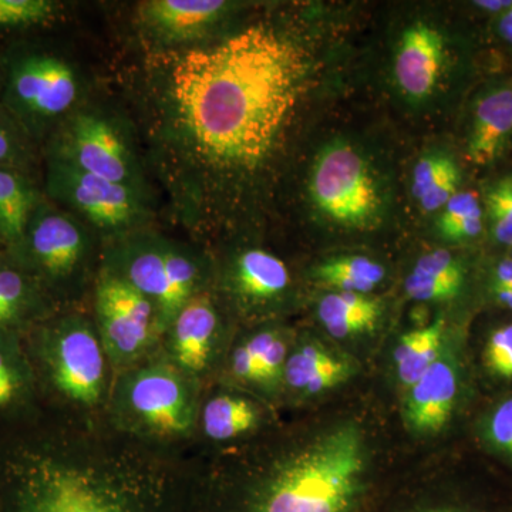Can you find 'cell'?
Masks as SVG:
<instances>
[{"mask_svg":"<svg viewBox=\"0 0 512 512\" xmlns=\"http://www.w3.org/2000/svg\"><path fill=\"white\" fill-rule=\"evenodd\" d=\"M264 423V406L251 393L235 387L202 392L197 440L214 446L234 443L252 436Z\"/></svg>","mask_w":512,"mask_h":512,"instance_id":"ffe728a7","label":"cell"},{"mask_svg":"<svg viewBox=\"0 0 512 512\" xmlns=\"http://www.w3.org/2000/svg\"><path fill=\"white\" fill-rule=\"evenodd\" d=\"M25 148L15 127L0 116V167L22 170Z\"/></svg>","mask_w":512,"mask_h":512,"instance_id":"d590c367","label":"cell"},{"mask_svg":"<svg viewBox=\"0 0 512 512\" xmlns=\"http://www.w3.org/2000/svg\"><path fill=\"white\" fill-rule=\"evenodd\" d=\"M463 289V285L456 282L443 281L434 276L419 274L412 271L404 282V291L414 301L444 302L456 298Z\"/></svg>","mask_w":512,"mask_h":512,"instance_id":"1f68e13d","label":"cell"},{"mask_svg":"<svg viewBox=\"0 0 512 512\" xmlns=\"http://www.w3.org/2000/svg\"><path fill=\"white\" fill-rule=\"evenodd\" d=\"M458 173H461L460 165L446 153H431L421 157L413 171V197L420 201L427 192Z\"/></svg>","mask_w":512,"mask_h":512,"instance_id":"f546056e","label":"cell"},{"mask_svg":"<svg viewBox=\"0 0 512 512\" xmlns=\"http://www.w3.org/2000/svg\"><path fill=\"white\" fill-rule=\"evenodd\" d=\"M365 431L343 421L234 476L197 473L192 512H367Z\"/></svg>","mask_w":512,"mask_h":512,"instance_id":"3957f363","label":"cell"},{"mask_svg":"<svg viewBox=\"0 0 512 512\" xmlns=\"http://www.w3.org/2000/svg\"><path fill=\"white\" fill-rule=\"evenodd\" d=\"M292 288L288 265L264 248L232 252L220 268L214 265L212 291L244 318H265L281 309Z\"/></svg>","mask_w":512,"mask_h":512,"instance_id":"4fadbf2b","label":"cell"},{"mask_svg":"<svg viewBox=\"0 0 512 512\" xmlns=\"http://www.w3.org/2000/svg\"><path fill=\"white\" fill-rule=\"evenodd\" d=\"M245 342L256 363L255 393L265 399L282 394L284 372L292 340L288 330L278 325L259 326L245 333Z\"/></svg>","mask_w":512,"mask_h":512,"instance_id":"cb8c5ba5","label":"cell"},{"mask_svg":"<svg viewBox=\"0 0 512 512\" xmlns=\"http://www.w3.org/2000/svg\"><path fill=\"white\" fill-rule=\"evenodd\" d=\"M90 295V313L114 375L157 352V311L143 293L100 266Z\"/></svg>","mask_w":512,"mask_h":512,"instance_id":"8fae6325","label":"cell"},{"mask_svg":"<svg viewBox=\"0 0 512 512\" xmlns=\"http://www.w3.org/2000/svg\"><path fill=\"white\" fill-rule=\"evenodd\" d=\"M59 3L52 0H0V29L43 25L55 18Z\"/></svg>","mask_w":512,"mask_h":512,"instance_id":"f1b7e54d","label":"cell"},{"mask_svg":"<svg viewBox=\"0 0 512 512\" xmlns=\"http://www.w3.org/2000/svg\"><path fill=\"white\" fill-rule=\"evenodd\" d=\"M146 63L144 161L180 224L204 235L271 165L311 59L284 30L259 22L208 46L151 52Z\"/></svg>","mask_w":512,"mask_h":512,"instance_id":"6da1fadb","label":"cell"},{"mask_svg":"<svg viewBox=\"0 0 512 512\" xmlns=\"http://www.w3.org/2000/svg\"><path fill=\"white\" fill-rule=\"evenodd\" d=\"M450 67V42L433 23L414 20L400 33L393 56V77L410 103H423L433 97Z\"/></svg>","mask_w":512,"mask_h":512,"instance_id":"2e32d148","label":"cell"},{"mask_svg":"<svg viewBox=\"0 0 512 512\" xmlns=\"http://www.w3.org/2000/svg\"><path fill=\"white\" fill-rule=\"evenodd\" d=\"M357 370L352 357L342 355L313 338L292 343L286 360L282 393L309 399L348 382Z\"/></svg>","mask_w":512,"mask_h":512,"instance_id":"d6986e66","label":"cell"},{"mask_svg":"<svg viewBox=\"0 0 512 512\" xmlns=\"http://www.w3.org/2000/svg\"><path fill=\"white\" fill-rule=\"evenodd\" d=\"M491 288H512V259L507 258L495 266Z\"/></svg>","mask_w":512,"mask_h":512,"instance_id":"74e56055","label":"cell"},{"mask_svg":"<svg viewBox=\"0 0 512 512\" xmlns=\"http://www.w3.org/2000/svg\"><path fill=\"white\" fill-rule=\"evenodd\" d=\"M460 373L456 357L444 348L427 372L407 389L403 417L417 434H436L447 426L456 409Z\"/></svg>","mask_w":512,"mask_h":512,"instance_id":"ac0fdd59","label":"cell"},{"mask_svg":"<svg viewBox=\"0 0 512 512\" xmlns=\"http://www.w3.org/2000/svg\"><path fill=\"white\" fill-rule=\"evenodd\" d=\"M36 359L64 413L103 419L114 372L92 313L63 308L36 326Z\"/></svg>","mask_w":512,"mask_h":512,"instance_id":"5b68a950","label":"cell"},{"mask_svg":"<svg viewBox=\"0 0 512 512\" xmlns=\"http://www.w3.org/2000/svg\"><path fill=\"white\" fill-rule=\"evenodd\" d=\"M42 198L23 171L0 167V242L12 258L19 254L30 215Z\"/></svg>","mask_w":512,"mask_h":512,"instance_id":"7402d4cb","label":"cell"},{"mask_svg":"<svg viewBox=\"0 0 512 512\" xmlns=\"http://www.w3.org/2000/svg\"><path fill=\"white\" fill-rule=\"evenodd\" d=\"M225 319L220 299L211 289L192 298L165 329L161 355L191 380L207 387L220 372L225 349Z\"/></svg>","mask_w":512,"mask_h":512,"instance_id":"7c38bea8","label":"cell"},{"mask_svg":"<svg viewBox=\"0 0 512 512\" xmlns=\"http://www.w3.org/2000/svg\"><path fill=\"white\" fill-rule=\"evenodd\" d=\"M485 369L498 379H512V323L494 329L485 342Z\"/></svg>","mask_w":512,"mask_h":512,"instance_id":"4dcf8cb0","label":"cell"},{"mask_svg":"<svg viewBox=\"0 0 512 512\" xmlns=\"http://www.w3.org/2000/svg\"><path fill=\"white\" fill-rule=\"evenodd\" d=\"M484 215L490 222L494 241L504 247H512V174L498 178L485 188Z\"/></svg>","mask_w":512,"mask_h":512,"instance_id":"83f0119b","label":"cell"},{"mask_svg":"<svg viewBox=\"0 0 512 512\" xmlns=\"http://www.w3.org/2000/svg\"><path fill=\"white\" fill-rule=\"evenodd\" d=\"M512 143V79L493 80L470 104L466 157L476 167H491Z\"/></svg>","mask_w":512,"mask_h":512,"instance_id":"e0dca14e","label":"cell"},{"mask_svg":"<svg viewBox=\"0 0 512 512\" xmlns=\"http://www.w3.org/2000/svg\"><path fill=\"white\" fill-rule=\"evenodd\" d=\"M480 212H484V208L481 195L477 191H458L440 212L439 221H437L440 234H444L448 229L456 227L460 222Z\"/></svg>","mask_w":512,"mask_h":512,"instance_id":"e575fe53","label":"cell"},{"mask_svg":"<svg viewBox=\"0 0 512 512\" xmlns=\"http://www.w3.org/2000/svg\"><path fill=\"white\" fill-rule=\"evenodd\" d=\"M103 241L92 228L43 197L15 256L59 308L82 305L100 268Z\"/></svg>","mask_w":512,"mask_h":512,"instance_id":"8992f818","label":"cell"},{"mask_svg":"<svg viewBox=\"0 0 512 512\" xmlns=\"http://www.w3.org/2000/svg\"><path fill=\"white\" fill-rule=\"evenodd\" d=\"M392 512H512V508L477 503V501L444 495L440 498H423L413 503L394 507Z\"/></svg>","mask_w":512,"mask_h":512,"instance_id":"d6a6232c","label":"cell"},{"mask_svg":"<svg viewBox=\"0 0 512 512\" xmlns=\"http://www.w3.org/2000/svg\"><path fill=\"white\" fill-rule=\"evenodd\" d=\"M313 279L336 292L370 295L386 278V269L369 256L345 255L330 258L315 266Z\"/></svg>","mask_w":512,"mask_h":512,"instance_id":"484cf974","label":"cell"},{"mask_svg":"<svg viewBox=\"0 0 512 512\" xmlns=\"http://www.w3.org/2000/svg\"><path fill=\"white\" fill-rule=\"evenodd\" d=\"M45 197L93 229L101 241L153 228L150 191L113 183L46 158Z\"/></svg>","mask_w":512,"mask_h":512,"instance_id":"9c48e42d","label":"cell"},{"mask_svg":"<svg viewBox=\"0 0 512 512\" xmlns=\"http://www.w3.org/2000/svg\"><path fill=\"white\" fill-rule=\"evenodd\" d=\"M495 35L512 50V5L494 20Z\"/></svg>","mask_w":512,"mask_h":512,"instance_id":"8d00e7d4","label":"cell"},{"mask_svg":"<svg viewBox=\"0 0 512 512\" xmlns=\"http://www.w3.org/2000/svg\"><path fill=\"white\" fill-rule=\"evenodd\" d=\"M202 392L157 350L114 375L103 419L127 439L183 454L197 440Z\"/></svg>","mask_w":512,"mask_h":512,"instance_id":"277c9868","label":"cell"},{"mask_svg":"<svg viewBox=\"0 0 512 512\" xmlns=\"http://www.w3.org/2000/svg\"><path fill=\"white\" fill-rule=\"evenodd\" d=\"M491 292L501 306L512 309V288H491Z\"/></svg>","mask_w":512,"mask_h":512,"instance_id":"ab89813d","label":"cell"},{"mask_svg":"<svg viewBox=\"0 0 512 512\" xmlns=\"http://www.w3.org/2000/svg\"><path fill=\"white\" fill-rule=\"evenodd\" d=\"M84 79L74 64L49 52H26L9 64L3 103L32 137L52 134L86 103Z\"/></svg>","mask_w":512,"mask_h":512,"instance_id":"30bf717a","label":"cell"},{"mask_svg":"<svg viewBox=\"0 0 512 512\" xmlns=\"http://www.w3.org/2000/svg\"><path fill=\"white\" fill-rule=\"evenodd\" d=\"M308 194L315 211L335 227L369 231L382 221L384 194L379 175L349 141H332L316 154Z\"/></svg>","mask_w":512,"mask_h":512,"instance_id":"ba28073f","label":"cell"},{"mask_svg":"<svg viewBox=\"0 0 512 512\" xmlns=\"http://www.w3.org/2000/svg\"><path fill=\"white\" fill-rule=\"evenodd\" d=\"M238 8L227 0H147L138 3L136 23L153 53L184 52L211 45Z\"/></svg>","mask_w":512,"mask_h":512,"instance_id":"5bb4252c","label":"cell"},{"mask_svg":"<svg viewBox=\"0 0 512 512\" xmlns=\"http://www.w3.org/2000/svg\"><path fill=\"white\" fill-rule=\"evenodd\" d=\"M100 266L153 303L163 338L170 325V281L164 256V234L146 228L103 241Z\"/></svg>","mask_w":512,"mask_h":512,"instance_id":"9a60e30c","label":"cell"},{"mask_svg":"<svg viewBox=\"0 0 512 512\" xmlns=\"http://www.w3.org/2000/svg\"><path fill=\"white\" fill-rule=\"evenodd\" d=\"M446 322L434 320L429 326L404 333L393 352L394 372L400 384L409 389L444 350Z\"/></svg>","mask_w":512,"mask_h":512,"instance_id":"d4e9b609","label":"cell"},{"mask_svg":"<svg viewBox=\"0 0 512 512\" xmlns=\"http://www.w3.org/2000/svg\"><path fill=\"white\" fill-rule=\"evenodd\" d=\"M35 370L19 343V335L0 330V410L25 406L35 394Z\"/></svg>","mask_w":512,"mask_h":512,"instance_id":"4316f807","label":"cell"},{"mask_svg":"<svg viewBox=\"0 0 512 512\" xmlns=\"http://www.w3.org/2000/svg\"><path fill=\"white\" fill-rule=\"evenodd\" d=\"M46 158L113 183L150 191L146 161L126 121L84 103L57 126L47 140Z\"/></svg>","mask_w":512,"mask_h":512,"instance_id":"52a82bcc","label":"cell"},{"mask_svg":"<svg viewBox=\"0 0 512 512\" xmlns=\"http://www.w3.org/2000/svg\"><path fill=\"white\" fill-rule=\"evenodd\" d=\"M473 5L478 10H483L488 15H493L494 18H497L498 15H501V13L510 8L512 0H478Z\"/></svg>","mask_w":512,"mask_h":512,"instance_id":"f35d334b","label":"cell"},{"mask_svg":"<svg viewBox=\"0 0 512 512\" xmlns=\"http://www.w3.org/2000/svg\"><path fill=\"white\" fill-rule=\"evenodd\" d=\"M195 484L183 454L64 413L56 437L9 458L0 512H192Z\"/></svg>","mask_w":512,"mask_h":512,"instance_id":"7a4b0ae2","label":"cell"},{"mask_svg":"<svg viewBox=\"0 0 512 512\" xmlns=\"http://www.w3.org/2000/svg\"><path fill=\"white\" fill-rule=\"evenodd\" d=\"M484 436L494 450L512 460V397L498 404L487 417Z\"/></svg>","mask_w":512,"mask_h":512,"instance_id":"836d02e7","label":"cell"},{"mask_svg":"<svg viewBox=\"0 0 512 512\" xmlns=\"http://www.w3.org/2000/svg\"><path fill=\"white\" fill-rule=\"evenodd\" d=\"M316 313L333 338H356L377 328L383 315V303L365 293L333 291L320 299Z\"/></svg>","mask_w":512,"mask_h":512,"instance_id":"603a6c76","label":"cell"},{"mask_svg":"<svg viewBox=\"0 0 512 512\" xmlns=\"http://www.w3.org/2000/svg\"><path fill=\"white\" fill-rule=\"evenodd\" d=\"M42 284L9 254L0 255V330L20 335L60 311Z\"/></svg>","mask_w":512,"mask_h":512,"instance_id":"44dd1931","label":"cell"}]
</instances>
